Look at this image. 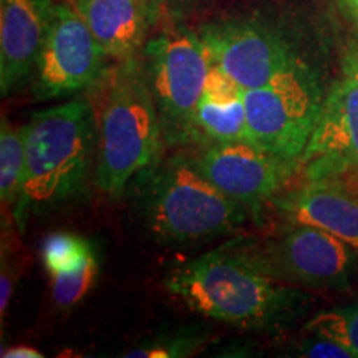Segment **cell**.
Instances as JSON below:
<instances>
[{"label":"cell","mask_w":358,"mask_h":358,"mask_svg":"<svg viewBox=\"0 0 358 358\" xmlns=\"http://www.w3.org/2000/svg\"><path fill=\"white\" fill-rule=\"evenodd\" d=\"M82 19L108 58L136 57L158 19L151 0H73Z\"/></svg>","instance_id":"14"},{"label":"cell","mask_w":358,"mask_h":358,"mask_svg":"<svg viewBox=\"0 0 358 358\" xmlns=\"http://www.w3.org/2000/svg\"><path fill=\"white\" fill-rule=\"evenodd\" d=\"M307 338L299 347L297 353L301 357L308 358H355L353 353L337 340L327 337V335L308 332Z\"/></svg>","instance_id":"21"},{"label":"cell","mask_w":358,"mask_h":358,"mask_svg":"<svg viewBox=\"0 0 358 358\" xmlns=\"http://www.w3.org/2000/svg\"><path fill=\"white\" fill-rule=\"evenodd\" d=\"M196 168L217 189L259 216L264 204L279 194L295 169L250 141L203 145L192 158Z\"/></svg>","instance_id":"10"},{"label":"cell","mask_w":358,"mask_h":358,"mask_svg":"<svg viewBox=\"0 0 358 358\" xmlns=\"http://www.w3.org/2000/svg\"><path fill=\"white\" fill-rule=\"evenodd\" d=\"M340 6L345 8L348 15L358 24V0H338Z\"/></svg>","instance_id":"26"},{"label":"cell","mask_w":358,"mask_h":358,"mask_svg":"<svg viewBox=\"0 0 358 358\" xmlns=\"http://www.w3.org/2000/svg\"><path fill=\"white\" fill-rule=\"evenodd\" d=\"M239 249L274 279L310 289H343L358 271V250L330 232L287 222L262 243L243 241Z\"/></svg>","instance_id":"7"},{"label":"cell","mask_w":358,"mask_h":358,"mask_svg":"<svg viewBox=\"0 0 358 358\" xmlns=\"http://www.w3.org/2000/svg\"><path fill=\"white\" fill-rule=\"evenodd\" d=\"M192 129L196 143L201 145L248 141V115L243 90L222 96L203 93L192 120Z\"/></svg>","instance_id":"15"},{"label":"cell","mask_w":358,"mask_h":358,"mask_svg":"<svg viewBox=\"0 0 358 358\" xmlns=\"http://www.w3.org/2000/svg\"><path fill=\"white\" fill-rule=\"evenodd\" d=\"M53 7V0H0L2 96L15 92L32 75Z\"/></svg>","instance_id":"12"},{"label":"cell","mask_w":358,"mask_h":358,"mask_svg":"<svg viewBox=\"0 0 358 358\" xmlns=\"http://www.w3.org/2000/svg\"><path fill=\"white\" fill-rule=\"evenodd\" d=\"M2 357L3 358H42L43 353H40L37 348L34 347L17 345V347L3 348Z\"/></svg>","instance_id":"25"},{"label":"cell","mask_w":358,"mask_h":358,"mask_svg":"<svg viewBox=\"0 0 358 358\" xmlns=\"http://www.w3.org/2000/svg\"><path fill=\"white\" fill-rule=\"evenodd\" d=\"M272 203L287 222L319 227L358 250V194L347 182L303 181L302 186L277 194Z\"/></svg>","instance_id":"13"},{"label":"cell","mask_w":358,"mask_h":358,"mask_svg":"<svg viewBox=\"0 0 358 358\" xmlns=\"http://www.w3.org/2000/svg\"><path fill=\"white\" fill-rule=\"evenodd\" d=\"M164 289L199 315L252 332L287 325L303 299L299 290L250 262L237 243L174 268Z\"/></svg>","instance_id":"1"},{"label":"cell","mask_w":358,"mask_h":358,"mask_svg":"<svg viewBox=\"0 0 358 358\" xmlns=\"http://www.w3.org/2000/svg\"><path fill=\"white\" fill-rule=\"evenodd\" d=\"M25 127L24 186L12 211L20 231L32 214L85 196L96 169L95 115L88 96L37 111Z\"/></svg>","instance_id":"3"},{"label":"cell","mask_w":358,"mask_h":358,"mask_svg":"<svg viewBox=\"0 0 358 358\" xmlns=\"http://www.w3.org/2000/svg\"><path fill=\"white\" fill-rule=\"evenodd\" d=\"M6 237L2 239V267H0V317H6L15 287V267L12 264L10 248H7Z\"/></svg>","instance_id":"22"},{"label":"cell","mask_w":358,"mask_h":358,"mask_svg":"<svg viewBox=\"0 0 358 358\" xmlns=\"http://www.w3.org/2000/svg\"><path fill=\"white\" fill-rule=\"evenodd\" d=\"M143 64L158 106L164 143H196L192 120L213 65L201 34L186 27L164 29L145 43Z\"/></svg>","instance_id":"5"},{"label":"cell","mask_w":358,"mask_h":358,"mask_svg":"<svg viewBox=\"0 0 358 358\" xmlns=\"http://www.w3.org/2000/svg\"><path fill=\"white\" fill-rule=\"evenodd\" d=\"M213 62L243 90L259 88L303 62L279 30L256 20H224L201 29Z\"/></svg>","instance_id":"9"},{"label":"cell","mask_w":358,"mask_h":358,"mask_svg":"<svg viewBox=\"0 0 358 358\" xmlns=\"http://www.w3.org/2000/svg\"><path fill=\"white\" fill-rule=\"evenodd\" d=\"M306 330L337 340L358 358V302L317 313L307 322Z\"/></svg>","instance_id":"19"},{"label":"cell","mask_w":358,"mask_h":358,"mask_svg":"<svg viewBox=\"0 0 358 358\" xmlns=\"http://www.w3.org/2000/svg\"><path fill=\"white\" fill-rule=\"evenodd\" d=\"M201 2H203V0H151L155 10L158 12V15H161V13H168V15L173 17H179L192 12Z\"/></svg>","instance_id":"23"},{"label":"cell","mask_w":358,"mask_h":358,"mask_svg":"<svg viewBox=\"0 0 358 358\" xmlns=\"http://www.w3.org/2000/svg\"><path fill=\"white\" fill-rule=\"evenodd\" d=\"M131 182L134 206L161 243L217 239L241 229L250 214L182 155L159 158Z\"/></svg>","instance_id":"4"},{"label":"cell","mask_w":358,"mask_h":358,"mask_svg":"<svg viewBox=\"0 0 358 358\" xmlns=\"http://www.w3.org/2000/svg\"><path fill=\"white\" fill-rule=\"evenodd\" d=\"M98 277V262L92 254L82 266L52 275V294L58 307L69 308L82 301Z\"/></svg>","instance_id":"20"},{"label":"cell","mask_w":358,"mask_h":358,"mask_svg":"<svg viewBox=\"0 0 358 358\" xmlns=\"http://www.w3.org/2000/svg\"><path fill=\"white\" fill-rule=\"evenodd\" d=\"M96 128L95 182L120 198L163 153L164 134L143 58L118 60L90 87Z\"/></svg>","instance_id":"2"},{"label":"cell","mask_w":358,"mask_h":358,"mask_svg":"<svg viewBox=\"0 0 358 358\" xmlns=\"http://www.w3.org/2000/svg\"><path fill=\"white\" fill-rule=\"evenodd\" d=\"M325 95L306 64L282 71L262 87L243 90L248 141L297 171Z\"/></svg>","instance_id":"6"},{"label":"cell","mask_w":358,"mask_h":358,"mask_svg":"<svg viewBox=\"0 0 358 358\" xmlns=\"http://www.w3.org/2000/svg\"><path fill=\"white\" fill-rule=\"evenodd\" d=\"M92 254L93 249L87 241L69 232L47 236L42 245V261L50 275L82 266Z\"/></svg>","instance_id":"18"},{"label":"cell","mask_w":358,"mask_h":358,"mask_svg":"<svg viewBox=\"0 0 358 358\" xmlns=\"http://www.w3.org/2000/svg\"><path fill=\"white\" fill-rule=\"evenodd\" d=\"M209 340V332L198 327H179L155 335L131 348L123 357L128 358H182L203 348Z\"/></svg>","instance_id":"17"},{"label":"cell","mask_w":358,"mask_h":358,"mask_svg":"<svg viewBox=\"0 0 358 358\" xmlns=\"http://www.w3.org/2000/svg\"><path fill=\"white\" fill-rule=\"evenodd\" d=\"M342 70L343 75H348L358 82V45H353L347 50L342 60Z\"/></svg>","instance_id":"24"},{"label":"cell","mask_w":358,"mask_h":358,"mask_svg":"<svg viewBox=\"0 0 358 358\" xmlns=\"http://www.w3.org/2000/svg\"><path fill=\"white\" fill-rule=\"evenodd\" d=\"M27 127L15 128L2 116L0 127V199L3 208L15 209L25 174Z\"/></svg>","instance_id":"16"},{"label":"cell","mask_w":358,"mask_h":358,"mask_svg":"<svg viewBox=\"0 0 358 358\" xmlns=\"http://www.w3.org/2000/svg\"><path fill=\"white\" fill-rule=\"evenodd\" d=\"M106 58L77 8L55 3L34 69L35 100L69 98L90 88L105 73Z\"/></svg>","instance_id":"8"},{"label":"cell","mask_w":358,"mask_h":358,"mask_svg":"<svg viewBox=\"0 0 358 358\" xmlns=\"http://www.w3.org/2000/svg\"><path fill=\"white\" fill-rule=\"evenodd\" d=\"M297 171L303 181H358V82L342 75L327 92Z\"/></svg>","instance_id":"11"}]
</instances>
